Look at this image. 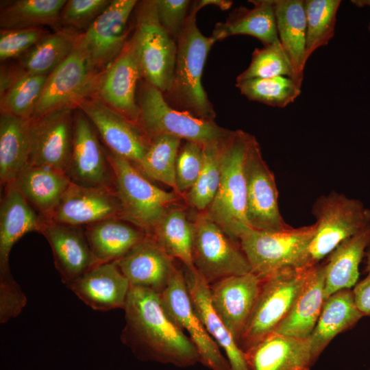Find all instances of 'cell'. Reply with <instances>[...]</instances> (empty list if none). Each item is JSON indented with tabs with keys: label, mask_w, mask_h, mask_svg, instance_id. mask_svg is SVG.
Segmentation results:
<instances>
[{
	"label": "cell",
	"mask_w": 370,
	"mask_h": 370,
	"mask_svg": "<svg viewBox=\"0 0 370 370\" xmlns=\"http://www.w3.org/2000/svg\"><path fill=\"white\" fill-rule=\"evenodd\" d=\"M123 309L121 341L139 359L179 367L199 362L196 347L166 312L160 293L130 286Z\"/></svg>",
	"instance_id": "obj_1"
},
{
	"label": "cell",
	"mask_w": 370,
	"mask_h": 370,
	"mask_svg": "<svg viewBox=\"0 0 370 370\" xmlns=\"http://www.w3.org/2000/svg\"><path fill=\"white\" fill-rule=\"evenodd\" d=\"M192 6L177 40L173 77L163 95L173 108L193 116L214 121L216 113L205 91L201 77L208 55L215 42L199 29Z\"/></svg>",
	"instance_id": "obj_2"
},
{
	"label": "cell",
	"mask_w": 370,
	"mask_h": 370,
	"mask_svg": "<svg viewBox=\"0 0 370 370\" xmlns=\"http://www.w3.org/2000/svg\"><path fill=\"white\" fill-rule=\"evenodd\" d=\"M252 135L243 130L231 132L225 143L219 186L205 211L232 238L249 227L247 219L245 158Z\"/></svg>",
	"instance_id": "obj_3"
},
{
	"label": "cell",
	"mask_w": 370,
	"mask_h": 370,
	"mask_svg": "<svg viewBox=\"0 0 370 370\" xmlns=\"http://www.w3.org/2000/svg\"><path fill=\"white\" fill-rule=\"evenodd\" d=\"M137 103L138 125L150 139L169 135L206 146L225 139L232 131L218 125L214 121L173 108L163 93L145 79L138 90Z\"/></svg>",
	"instance_id": "obj_4"
},
{
	"label": "cell",
	"mask_w": 370,
	"mask_h": 370,
	"mask_svg": "<svg viewBox=\"0 0 370 370\" xmlns=\"http://www.w3.org/2000/svg\"><path fill=\"white\" fill-rule=\"evenodd\" d=\"M316 225L267 231L245 227L237 236L251 272L260 280L284 269L303 268Z\"/></svg>",
	"instance_id": "obj_5"
},
{
	"label": "cell",
	"mask_w": 370,
	"mask_h": 370,
	"mask_svg": "<svg viewBox=\"0 0 370 370\" xmlns=\"http://www.w3.org/2000/svg\"><path fill=\"white\" fill-rule=\"evenodd\" d=\"M106 152L124 220L151 235L166 212L179 201L180 195L158 188L132 162L108 149Z\"/></svg>",
	"instance_id": "obj_6"
},
{
	"label": "cell",
	"mask_w": 370,
	"mask_h": 370,
	"mask_svg": "<svg viewBox=\"0 0 370 370\" xmlns=\"http://www.w3.org/2000/svg\"><path fill=\"white\" fill-rule=\"evenodd\" d=\"M316 232L308 247L305 267L328 256L344 240L370 225V209L356 199L331 191L319 196L312 207Z\"/></svg>",
	"instance_id": "obj_7"
},
{
	"label": "cell",
	"mask_w": 370,
	"mask_h": 370,
	"mask_svg": "<svg viewBox=\"0 0 370 370\" xmlns=\"http://www.w3.org/2000/svg\"><path fill=\"white\" fill-rule=\"evenodd\" d=\"M134 12V29L130 39L142 78L164 94L172 83L177 42L160 23L156 0L138 1Z\"/></svg>",
	"instance_id": "obj_8"
},
{
	"label": "cell",
	"mask_w": 370,
	"mask_h": 370,
	"mask_svg": "<svg viewBox=\"0 0 370 370\" xmlns=\"http://www.w3.org/2000/svg\"><path fill=\"white\" fill-rule=\"evenodd\" d=\"M312 267L287 268L261 280L256 304L238 343L244 352L273 332L286 318Z\"/></svg>",
	"instance_id": "obj_9"
},
{
	"label": "cell",
	"mask_w": 370,
	"mask_h": 370,
	"mask_svg": "<svg viewBox=\"0 0 370 370\" xmlns=\"http://www.w3.org/2000/svg\"><path fill=\"white\" fill-rule=\"evenodd\" d=\"M193 222V265L209 285L227 277L251 272L238 241L206 212H199Z\"/></svg>",
	"instance_id": "obj_10"
},
{
	"label": "cell",
	"mask_w": 370,
	"mask_h": 370,
	"mask_svg": "<svg viewBox=\"0 0 370 370\" xmlns=\"http://www.w3.org/2000/svg\"><path fill=\"white\" fill-rule=\"evenodd\" d=\"M98 76L77 40L69 56L48 75L31 119L56 110L73 109L92 95Z\"/></svg>",
	"instance_id": "obj_11"
},
{
	"label": "cell",
	"mask_w": 370,
	"mask_h": 370,
	"mask_svg": "<svg viewBox=\"0 0 370 370\" xmlns=\"http://www.w3.org/2000/svg\"><path fill=\"white\" fill-rule=\"evenodd\" d=\"M245 171L249 227L267 231L291 228L280 211L275 175L264 160L260 144L253 135L246 154Z\"/></svg>",
	"instance_id": "obj_12"
},
{
	"label": "cell",
	"mask_w": 370,
	"mask_h": 370,
	"mask_svg": "<svg viewBox=\"0 0 370 370\" xmlns=\"http://www.w3.org/2000/svg\"><path fill=\"white\" fill-rule=\"evenodd\" d=\"M137 2L111 1L93 23L79 34L77 43L87 53L98 75L116 59L128 41V23Z\"/></svg>",
	"instance_id": "obj_13"
},
{
	"label": "cell",
	"mask_w": 370,
	"mask_h": 370,
	"mask_svg": "<svg viewBox=\"0 0 370 370\" xmlns=\"http://www.w3.org/2000/svg\"><path fill=\"white\" fill-rule=\"evenodd\" d=\"M160 295L170 317L188 334L198 352L199 362L210 370H231L227 359L222 354L221 348L210 336L193 308L182 270L176 269Z\"/></svg>",
	"instance_id": "obj_14"
},
{
	"label": "cell",
	"mask_w": 370,
	"mask_h": 370,
	"mask_svg": "<svg viewBox=\"0 0 370 370\" xmlns=\"http://www.w3.org/2000/svg\"><path fill=\"white\" fill-rule=\"evenodd\" d=\"M0 205V295L10 297L21 291L9 267L14 245L25 234H41L47 220L39 214L12 185L3 188Z\"/></svg>",
	"instance_id": "obj_15"
},
{
	"label": "cell",
	"mask_w": 370,
	"mask_h": 370,
	"mask_svg": "<svg viewBox=\"0 0 370 370\" xmlns=\"http://www.w3.org/2000/svg\"><path fill=\"white\" fill-rule=\"evenodd\" d=\"M90 121L112 153L139 167L151 139L141 127L95 97H88L77 106Z\"/></svg>",
	"instance_id": "obj_16"
},
{
	"label": "cell",
	"mask_w": 370,
	"mask_h": 370,
	"mask_svg": "<svg viewBox=\"0 0 370 370\" xmlns=\"http://www.w3.org/2000/svg\"><path fill=\"white\" fill-rule=\"evenodd\" d=\"M66 173L73 184L116 190L106 149L80 110L74 113L73 149Z\"/></svg>",
	"instance_id": "obj_17"
},
{
	"label": "cell",
	"mask_w": 370,
	"mask_h": 370,
	"mask_svg": "<svg viewBox=\"0 0 370 370\" xmlns=\"http://www.w3.org/2000/svg\"><path fill=\"white\" fill-rule=\"evenodd\" d=\"M74 112L62 108L29 121V163L66 172L72 153Z\"/></svg>",
	"instance_id": "obj_18"
},
{
	"label": "cell",
	"mask_w": 370,
	"mask_h": 370,
	"mask_svg": "<svg viewBox=\"0 0 370 370\" xmlns=\"http://www.w3.org/2000/svg\"><path fill=\"white\" fill-rule=\"evenodd\" d=\"M141 78L138 61L130 38L116 59L99 75L91 96L138 125L140 113L136 92Z\"/></svg>",
	"instance_id": "obj_19"
},
{
	"label": "cell",
	"mask_w": 370,
	"mask_h": 370,
	"mask_svg": "<svg viewBox=\"0 0 370 370\" xmlns=\"http://www.w3.org/2000/svg\"><path fill=\"white\" fill-rule=\"evenodd\" d=\"M112 219H124L116 190L71 183L47 221L86 227Z\"/></svg>",
	"instance_id": "obj_20"
},
{
	"label": "cell",
	"mask_w": 370,
	"mask_h": 370,
	"mask_svg": "<svg viewBox=\"0 0 370 370\" xmlns=\"http://www.w3.org/2000/svg\"><path fill=\"white\" fill-rule=\"evenodd\" d=\"M261 280L250 272L209 285L212 307L238 345L253 312Z\"/></svg>",
	"instance_id": "obj_21"
},
{
	"label": "cell",
	"mask_w": 370,
	"mask_h": 370,
	"mask_svg": "<svg viewBox=\"0 0 370 370\" xmlns=\"http://www.w3.org/2000/svg\"><path fill=\"white\" fill-rule=\"evenodd\" d=\"M114 262L130 286L158 293L166 287L177 269L173 258L150 234H147L130 252Z\"/></svg>",
	"instance_id": "obj_22"
},
{
	"label": "cell",
	"mask_w": 370,
	"mask_h": 370,
	"mask_svg": "<svg viewBox=\"0 0 370 370\" xmlns=\"http://www.w3.org/2000/svg\"><path fill=\"white\" fill-rule=\"evenodd\" d=\"M41 234L49 243L56 268L67 287L97 264L84 227L47 221Z\"/></svg>",
	"instance_id": "obj_23"
},
{
	"label": "cell",
	"mask_w": 370,
	"mask_h": 370,
	"mask_svg": "<svg viewBox=\"0 0 370 370\" xmlns=\"http://www.w3.org/2000/svg\"><path fill=\"white\" fill-rule=\"evenodd\" d=\"M249 370H310V338L272 332L245 352Z\"/></svg>",
	"instance_id": "obj_24"
},
{
	"label": "cell",
	"mask_w": 370,
	"mask_h": 370,
	"mask_svg": "<svg viewBox=\"0 0 370 370\" xmlns=\"http://www.w3.org/2000/svg\"><path fill=\"white\" fill-rule=\"evenodd\" d=\"M69 288L94 310L124 308L130 284L115 262L97 264L73 282Z\"/></svg>",
	"instance_id": "obj_25"
},
{
	"label": "cell",
	"mask_w": 370,
	"mask_h": 370,
	"mask_svg": "<svg viewBox=\"0 0 370 370\" xmlns=\"http://www.w3.org/2000/svg\"><path fill=\"white\" fill-rule=\"evenodd\" d=\"M184 278L193 308L206 330L221 348L231 370H249L245 352L212 307L208 282L194 268H184Z\"/></svg>",
	"instance_id": "obj_26"
},
{
	"label": "cell",
	"mask_w": 370,
	"mask_h": 370,
	"mask_svg": "<svg viewBox=\"0 0 370 370\" xmlns=\"http://www.w3.org/2000/svg\"><path fill=\"white\" fill-rule=\"evenodd\" d=\"M71 183L64 171L28 164L10 184L21 193L39 214L48 220Z\"/></svg>",
	"instance_id": "obj_27"
},
{
	"label": "cell",
	"mask_w": 370,
	"mask_h": 370,
	"mask_svg": "<svg viewBox=\"0 0 370 370\" xmlns=\"http://www.w3.org/2000/svg\"><path fill=\"white\" fill-rule=\"evenodd\" d=\"M249 1L253 3V8H236L224 22L215 25L210 36L214 42L236 35L253 36L264 46L280 42L273 0Z\"/></svg>",
	"instance_id": "obj_28"
},
{
	"label": "cell",
	"mask_w": 370,
	"mask_h": 370,
	"mask_svg": "<svg viewBox=\"0 0 370 370\" xmlns=\"http://www.w3.org/2000/svg\"><path fill=\"white\" fill-rule=\"evenodd\" d=\"M362 317L351 288L338 291L325 299L317 323L309 336L314 363L336 335L353 328Z\"/></svg>",
	"instance_id": "obj_29"
},
{
	"label": "cell",
	"mask_w": 370,
	"mask_h": 370,
	"mask_svg": "<svg viewBox=\"0 0 370 370\" xmlns=\"http://www.w3.org/2000/svg\"><path fill=\"white\" fill-rule=\"evenodd\" d=\"M325 263H319L312 267L291 311L275 332L299 338H307L310 336L325 301Z\"/></svg>",
	"instance_id": "obj_30"
},
{
	"label": "cell",
	"mask_w": 370,
	"mask_h": 370,
	"mask_svg": "<svg viewBox=\"0 0 370 370\" xmlns=\"http://www.w3.org/2000/svg\"><path fill=\"white\" fill-rule=\"evenodd\" d=\"M96 264L114 262L147 234L121 219H112L84 227Z\"/></svg>",
	"instance_id": "obj_31"
},
{
	"label": "cell",
	"mask_w": 370,
	"mask_h": 370,
	"mask_svg": "<svg viewBox=\"0 0 370 370\" xmlns=\"http://www.w3.org/2000/svg\"><path fill=\"white\" fill-rule=\"evenodd\" d=\"M370 245V225L341 242L328 256L325 264L324 298L355 286L359 265Z\"/></svg>",
	"instance_id": "obj_32"
},
{
	"label": "cell",
	"mask_w": 370,
	"mask_h": 370,
	"mask_svg": "<svg viewBox=\"0 0 370 370\" xmlns=\"http://www.w3.org/2000/svg\"><path fill=\"white\" fill-rule=\"evenodd\" d=\"M280 42L293 69V79L302 85L306 63L304 53L306 18L303 0H273Z\"/></svg>",
	"instance_id": "obj_33"
},
{
	"label": "cell",
	"mask_w": 370,
	"mask_h": 370,
	"mask_svg": "<svg viewBox=\"0 0 370 370\" xmlns=\"http://www.w3.org/2000/svg\"><path fill=\"white\" fill-rule=\"evenodd\" d=\"M29 121L1 113L0 182L3 188L13 182L29 163Z\"/></svg>",
	"instance_id": "obj_34"
},
{
	"label": "cell",
	"mask_w": 370,
	"mask_h": 370,
	"mask_svg": "<svg viewBox=\"0 0 370 370\" xmlns=\"http://www.w3.org/2000/svg\"><path fill=\"white\" fill-rule=\"evenodd\" d=\"M79 34L64 28L49 33L21 56L14 68L22 73L49 75L72 52Z\"/></svg>",
	"instance_id": "obj_35"
},
{
	"label": "cell",
	"mask_w": 370,
	"mask_h": 370,
	"mask_svg": "<svg viewBox=\"0 0 370 370\" xmlns=\"http://www.w3.org/2000/svg\"><path fill=\"white\" fill-rule=\"evenodd\" d=\"M48 75L22 73L14 67L5 71V86L1 90V113L30 120Z\"/></svg>",
	"instance_id": "obj_36"
},
{
	"label": "cell",
	"mask_w": 370,
	"mask_h": 370,
	"mask_svg": "<svg viewBox=\"0 0 370 370\" xmlns=\"http://www.w3.org/2000/svg\"><path fill=\"white\" fill-rule=\"evenodd\" d=\"M193 222L181 208L171 207L155 227L152 235L173 259L184 268H194L193 261Z\"/></svg>",
	"instance_id": "obj_37"
},
{
	"label": "cell",
	"mask_w": 370,
	"mask_h": 370,
	"mask_svg": "<svg viewBox=\"0 0 370 370\" xmlns=\"http://www.w3.org/2000/svg\"><path fill=\"white\" fill-rule=\"evenodd\" d=\"M64 0H17L9 1L0 12L1 29L42 27L59 24Z\"/></svg>",
	"instance_id": "obj_38"
},
{
	"label": "cell",
	"mask_w": 370,
	"mask_h": 370,
	"mask_svg": "<svg viewBox=\"0 0 370 370\" xmlns=\"http://www.w3.org/2000/svg\"><path fill=\"white\" fill-rule=\"evenodd\" d=\"M182 141L169 135L151 138L138 169L149 180L163 183L175 191L176 161Z\"/></svg>",
	"instance_id": "obj_39"
},
{
	"label": "cell",
	"mask_w": 370,
	"mask_h": 370,
	"mask_svg": "<svg viewBox=\"0 0 370 370\" xmlns=\"http://www.w3.org/2000/svg\"><path fill=\"white\" fill-rule=\"evenodd\" d=\"M341 0H305L306 36L304 62L334 37Z\"/></svg>",
	"instance_id": "obj_40"
},
{
	"label": "cell",
	"mask_w": 370,
	"mask_h": 370,
	"mask_svg": "<svg viewBox=\"0 0 370 370\" xmlns=\"http://www.w3.org/2000/svg\"><path fill=\"white\" fill-rule=\"evenodd\" d=\"M227 137L220 142L204 146L202 170L194 186L184 195L187 203L199 212L208 209L217 192Z\"/></svg>",
	"instance_id": "obj_41"
},
{
	"label": "cell",
	"mask_w": 370,
	"mask_h": 370,
	"mask_svg": "<svg viewBox=\"0 0 370 370\" xmlns=\"http://www.w3.org/2000/svg\"><path fill=\"white\" fill-rule=\"evenodd\" d=\"M236 86L249 100L277 108L294 102L301 92V85L286 76L238 80Z\"/></svg>",
	"instance_id": "obj_42"
},
{
	"label": "cell",
	"mask_w": 370,
	"mask_h": 370,
	"mask_svg": "<svg viewBox=\"0 0 370 370\" xmlns=\"http://www.w3.org/2000/svg\"><path fill=\"white\" fill-rule=\"evenodd\" d=\"M278 76L293 79L290 59L280 42L255 49L249 66L237 76L236 81Z\"/></svg>",
	"instance_id": "obj_43"
},
{
	"label": "cell",
	"mask_w": 370,
	"mask_h": 370,
	"mask_svg": "<svg viewBox=\"0 0 370 370\" xmlns=\"http://www.w3.org/2000/svg\"><path fill=\"white\" fill-rule=\"evenodd\" d=\"M204 162V146L184 140L181 145L176 161L175 192L185 195L195 184Z\"/></svg>",
	"instance_id": "obj_44"
},
{
	"label": "cell",
	"mask_w": 370,
	"mask_h": 370,
	"mask_svg": "<svg viewBox=\"0 0 370 370\" xmlns=\"http://www.w3.org/2000/svg\"><path fill=\"white\" fill-rule=\"evenodd\" d=\"M109 0H69L64 5L59 24L64 29H87L110 3Z\"/></svg>",
	"instance_id": "obj_45"
},
{
	"label": "cell",
	"mask_w": 370,
	"mask_h": 370,
	"mask_svg": "<svg viewBox=\"0 0 370 370\" xmlns=\"http://www.w3.org/2000/svg\"><path fill=\"white\" fill-rule=\"evenodd\" d=\"M49 33L43 27L1 29V61L21 57Z\"/></svg>",
	"instance_id": "obj_46"
},
{
	"label": "cell",
	"mask_w": 370,
	"mask_h": 370,
	"mask_svg": "<svg viewBox=\"0 0 370 370\" xmlns=\"http://www.w3.org/2000/svg\"><path fill=\"white\" fill-rule=\"evenodd\" d=\"M160 23L177 42L188 15V0H156Z\"/></svg>",
	"instance_id": "obj_47"
},
{
	"label": "cell",
	"mask_w": 370,
	"mask_h": 370,
	"mask_svg": "<svg viewBox=\"0 0 370 370\" xmlns=\"http://www.w3.org/2000/svg\"><path fill=\"white\" fill-rule=\"evenodd\" d=\"M367 273L352 290L355 304L363 317H370V272Z\"/></svg>",
	"instance_id": "obj_48"
},
{
	"label": "cell",
	"mask_w": 370,
	"mask_h": 370,
	"mask_svg": "<svg viewBox=\"0 0 370 370\" xmlns=\"http://www.w3.org/2000/svg\"><path fill=\"white\" fill-rule=\"evenodd\" d=\"M209 5H215L223 10H226L232 6V1L227 0H199L192 3L193 7L197 11Z\"/></svg>",
	"instance_id": "obj_49"
},
{
	"label": "cell",
	"mask_w": 370,
	"mask_h": 370,
	"mask_svg": "<svg viewBox=\"0 0 370 370\" xmlns=\"http://www.w3.org/2000/svg\"><path fill=\"white\" fill-rule=\"evenodd\" d=\"M351 2L358 8L370 7V0H352Z\"/></svg>",
	"instance_id": "obj_50"
},
{
	"label": "cell",
	"mask_w": 370,
	"mask_h": 370,
	"mask_svg": "<svg viewBox=\"0 0 370 370\" xmlns=\"http://www.w3.org/2000/svg\"><path fill=\"white\" fill-rule=\"evenodd\" d=\"M365 256L366 258L365 271L369 273L370 272V251H366Z\"/></svg>",
	"instance_id": "obj_51"
},
{
	"label": "cell",
	"mask_w": 370,
	"mask_h": 370,
	"mask_svg": "<svg viewBox=\"0 0 370 370\" xmlns=\"http://www.w3.org/2000/svg\"><path fill=\"white\" fill-rule=\"evenodd\" d=\"M368 29L370 31V22H369V25H368Z\"/></svg>",
	"instance_id": "obj_52"
},
{
	"label": "cell",
	"mask_w": 370,
	"mask_h": 370,
	"mask_svg": "<svg viewBox=\"0 0 370 370\" xmlns=\"http://www.w3.org/2000/svg\"><path fill=\"white\" fill-rule=\"evenodd\" d=\"M368 370H370V369H369Z\"/></svg>",
	"instance_id": "obj_53"
}]
</instances>
